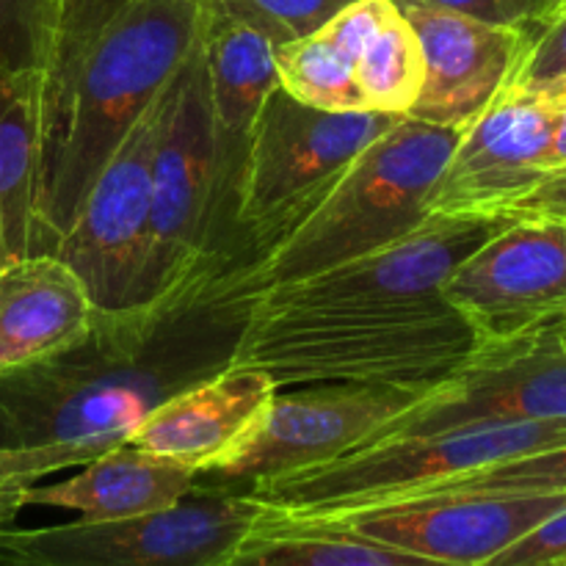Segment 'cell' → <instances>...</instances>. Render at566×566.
<instances>
[{
	"label": "cell",
	"instance_id": "obj_30",
	"mask_svg": "<svg viewBox=\"0 0 566 566\" xmlns=\"http://www.w3.org/2000/svg\"><path fill=\"white\" fill-rule=\"evenodd\" d=\"M481 566H566V509Z\"/></svg>",
	"mask_w": 566,
	"mask_h": 566
},
{
	"label": "cell",
	"instance_id": "obj_8",
	"mask_svg": "<svg viewBox=\"0 0 566 566\" xmlns=\"http://www.w3.org/2000/svg\"><path fill=\"white\" fill-rule=\"evenodd\" d=\"M221 221L213 119L197 39L160 97L153 153V241L133 304L158 296L224 249L216 243Z\"/></svg>",
	"mask_w": 566,
	"mask_h": 566
},
{
	"label": "cell",
	"instance_id": "obj_7",
	"mask_svg": "<svg viewBox=\"0 0 566 566\" xmlns=\"http://www.w3.org/2000/svg\"><path fill=\"white\" fill-rule=\"evenodd\" d=\"M269 506L249 490L199 479L169 509L125 520H75L0 528V558L28 566H219L263 523Z\"/></svg>",
	"mask_w": 566,
	"mask_h": 566
},
{
	"label": "cell",
	"instance_id": "obj_9",
	"mask_svg": "<svg viewBox=\"0 0 566 566\" xmlns=\"http://www.w3.org/2000/svg\"><path fill=\"white\" fill-rule=\"evenodd\" d=\"M418 385H354L313 381L296 390L280 387L249 434L199 479L249 490L263 481L332 462L368 446L385 426L401 418L429 392Z\"/></svg>",
	"mask_w": 566,
	"mask_h": 566
},
{
	"label": "cell",
	"instance_id": "obj_25",
	"mask_svg": "<svg viewBox=\"0 0 566 566\" xmlns=\"http://www.w3.org/2000/svg\"><path fill=\"white\" fill-rule=\"evenodd\" d=\"M208 11L247 22L249 28L285 44L324 28L352 0H199Z\"/></svg>",
	"mask_w": 566,
	"mask_h": 566
},
{
	"label": "cell",
	"instance_id": "obj_22",
	"mask_svg": "<svg viewBox=\"0 0 566 566\" xmlns=\"http://www.w3.org/2000/svg\"><path fill=\"white\" fill-rule=\"evenodd\" d=\"M219 566H448L412 553L359 539L340 531L287 525L269 520L258 525Z\"/></svg>",
	"mask_w": 566,
	"mask_h": 566
},
{
	"label": "cell",
	"instance_id": "obj_37",
	"mask_svg": "<svg viewBox=\"0 0 566 566\" xmlns=\"http://www.w3.org/2000/svg\"><path fill=\"white\" fill-rule=\"evenodd\" d=\"M11 260V252H9V243H6V227H3V219H0V269H3L6 263Z\"/></svg>",
	"mask_w": 566,
	"mask_h": 566
},
{
	"label": "cell",
	"instance_id": "obj_12",
	"mask_svg": "<svg viewBox=\"0 0 566 566\" xmlns=\"http://www.w3.org/2000/svg\"><path fill=\"white\" fill-rule=\"evenodd\" d=\"M160 97L94 177L55 247L97 310L127 307L142 285L153 241V153Z\"/></svg>",
	"mask_w": 566,
	"mask_h": 566
},
{
	"label": "cell",
	"instance_id": "obj_26",
	"mask_svg": "<svg viewBox=\"0 0 566 566\" xmlns=\"http://www.w3.org/2000/svg\"><path fill=\"white\" fill-rule=\"evenodd\" d=\"M53 28L50 0H0V77L42 70Z\"/></svg>",
	"mask_w": 566,
	"mask_h": 566
},
{
	"label": "cell",
	"instance_id": "obj_16",
	"mask_svg": "<svg viewBox=\"0 0 566 566\" xmlns=\"http://www.w3.org/2000/svg\"><path fill=\"white\" fill-rule=\"evenodd\" d=\"M423 53V88L409 119L468 127L512 77L536 28L495 25L459 11L396 0Z\"/></svg>",
	"mask_w": 566,
	"mask_h": 566
},
{
	"label": "cell",
	"instance_id": "obj_38",
	"mask_svg": "<svg viewBox=\"0 0 566 566\" xmlns=\"http://www.w3.org/2000/svg\"><path fill=\"white\" fill-rule=\"evenodd\" d=\"M551 329H553V332H556V335H558V337H562V340L566 343V318H562V321H558V324H553V326H551Z\"/></svg>",
	"mask_w": 566,
	"mask_h": 566
},
{
	"label": "cell",
	"instance_id": "obj_28",
	"mask_svg": "<svg viewBox=\"0 0 566 566\" xmlns=\"http://www.w3.org/2000/svg\"><path fill=\"white\" fill-rule=\"evenodd\" d=\"M517 92L558 99L566 94V9L539 25L506 83Z\"/></svg>",
	"mask_w": 566,
	"mask_h": 566
},
{
	"label": "cell",
	"instance_id": "obj_10",
	"mask_svg": "<svg viewBox=\"0 0 566 566\" xmlns=\"http://www.w3.org/2000/svg\"><path fill=\"white\" fill-rule=\"evenodd\" d=\"M514 216H426L412 232L340 265L258 293V313H348L440 302L442 285L468 254Z\"/></svg>",
	"mask_w": 566,
	"mask_h": 566
},
{
	"label": "cell",
	"instance_id": "obj_29",
	"mask_svg": "<svg viewBox=\"0 0 566 566\" xmlns=\"http://www.w3.org/2000/svg\"><path fill=\"white\" fill-rule=\"evenodd\" d=\"M116 446V442H114ZM103 442H55V446L3 448L0 446V492L25 490L39 479L61 470L83 468L105 451Z\"/></svg>",
	"mask_w": 566,
	"mask_h": 566
},
{
	"label": "cell",
	"instance_id": "obj_39",
	"mask_svg": "<svg viewBox=\"0 0 566 566\" xmlns=\"http://www.w3.org/2000/svg\"><path fill=\"white\" fill-rule=\"evenodd\" d=\"M0 566H28V564H17V562H3V558H0Z\"/></svg>",
	"mask_w": 566,
	"mask_h": 566
},
{
	"label": "cell",
	"instance_id": "obj_5",
	"mask_svg": "<svg viewBox=\"0 0 566 566\" xmlns=\"http://www.w3.org/2000/svg\"><path fill=\"white\" fill-rule=\"evenodd\" d=\"M566 448V418L475 420L370 442L332 462L249 486L276 517H315L420 495L446 481Z\"/></svg>",
	"mask_w": 566,
	"mask_h": 566
},
{
	"label": "cell",
	"instance_id": "obj_23",
	"mask_svg": "<svg viewBox=\"0 0 566 566\" xmlns=\"http://www.w3.org/2000/svg\"><path fill=\"white\" fill-rule=\"evenodd\" d=\"M354 75L368 111L407 116L418 103L426 75L423 53L418 33L401 9L392 11L385 25L368 39L354 61Z\"/></svg>",
	"mask_w": 566,
	"mask_h": 566
},
{
	"label": "cell",
	"instance_id": "obj_14",
	"mask_svg": "<svg viewBox=\"0 0 566 566\" xmlns=\"http://www.w3.org/2000/svg\"><path fill=\"white\" fill-rule=\"evenodd\" d=\"M545 418H566V343L551 326L495 346H479L468 363L437 379L418 403L370 442L429 434L475 420Z\"/></svg>",
	"mask_w": 566,
	"mask_h": 566
},
{
	"label": "cell",
	"instance_id": "obj_11",
	"mask_svg": "<svg viewBox=\"0 0 566 566\" xmlns=\"http://www.w3.org/2000/svg\"><path fill=\"white\" fill-rule=\"evenodd\" d=\"M566 509L564 492H434L315 517H276L287 525L340 531L448 566H481Z\"/></svg>",
	"mask_w": 566,
	"mask_h": 566
},
{
	"label": "cell",
	"instance_id": "obj_36",
	"mask_svg": "<svg viewBox=\"0 0 566 566\" xmlns=\"http://www.w3.org/2000/svg\"><path fill=\"white\" fill-rule=\"evenodd\" d=\"M562 9H566V0H542V20H539V25H545L547 20H553V17H556Z\"/></svg>",
	"mask_w": 566,
	"mask_h": 566
},
{
	"label": "cell",
	"instance_id": "obj_21",
	"mask_svg": "<svg viewBox=\"0 0 566 566\" xmlns=\"http://www.w3.org/2000/svg\"><path fill=\"white\" fill-rule=\"evenodd\" d=\"M42 160V70L0 77V219L11 258L48 252L39 221Z\"/></svg>",
	"mask_w": 566,
	"mask_h": 566
},
{
	"label": "cell",
	"instance_id": "obj_35",
	"mask_svg": "<svg viewBox=\"0 0 566 566\" xmlns=\"http://www.w3.org/2000/svg\"><path fill=\"white\" fill-rule=\"evenodd\" d=\"M28 490V486H25ZM25 490H11V492H0V528L11 525L17 520V514L22 512V492Z\"/></svg>",
	"mask_w": 566,
	"mask_h": 566
},
{
	"label": "cell",
	"instance_id": "obj_34",
	"mask_svg": "<svg viewBox=\"0 0 566 566\" xmlns=\"http://www.w3.org/2000/svg\"><path fill=\"white\" fill-rule=\"evenodd\" d=\"M50 3H53L55 9V28H59L61 22H70V20H77V17L88 14V11H94L97 6H103L105 0H50Z\"/></svg>",
	"mask_w": 566,
	"mask_h": 566
},
{
	"label": "cell",
	"instance_id": "obj_3",
	"mask_svg": "<svg viewBox=\"0 0 566 566\" xmlns=\"http://www.w3.org/2000/svg\"><path fill=\"white\" fill-rule=\"evenodd\" d=\"M475 348L479 337L446 298L315 315L249 310L232 368L265 370L276 387L418 385L453 374Z\"/></svg>",
	"mask_w": 566,
	"mask_h": 566
},
{
	"label": "cell",
	"instance_id": "obj_6",
	"mask_svg": "<svg viewBox=\"0 0 566 566\" xmlns=\"http://www.w3.org/2000/svg\"><path fill=\"white\" fill-rule=\"evenodd\" d=\"M401 116L379 111H321L276 88L249 136L232 199V224L249 254L302 224L368 144Z\"/></svg>",
	"mask_w": 566,
	"mask_h": 566
},
{
	"label": "cell",
	"instance_id": "obj_27",
	"mask_svg": "<svg viewBox=\"0 0 566 566\" xmlns=\"http://www.w3.org/2000/svg\"><path fill=\"white\" fill-rule=\"evenodd\" d=\"M434 492H564L566 495V448L475 470L462 479L431 486L420 495H434Z\"/></svg>",
	"mask_w": 566,
	"mask_h": 566
},
{
	"label": "cell",
	"instance_id": "obj_33",
	"mask_svg": "<svg viewBox=\"0 0 566 566\" xmlns=\"http://www.w3.org/2000/svg\"><path fill=\"white\" fill-rule=\"evenodd\" d=\"M556 103V116H553V138H551V155H547V166L553 171L566 166V94L553 99Z\"/></svg>",
	"mask_w": 566,
	"mask_h": 566
},
{
	"label": "cell",
	"instance_id": "obj_18",
	"mask_svg": "<svg viewBox=\"0 0 566 566\" xmlns=\"http://www.w3.org/2000/svg\"><path fill=\"white\" fill-rule=\"evenodd\" d=\"M199 50H202L210 119H213L221 216L224 210H230L232 216V199H235L249 136L265 99L280 88L274 42L249 28L247 22L216 14L202 6Z\"/></svg>",
	"mask_w": 566,
	"mask_h": 566
},
{
	"label": "cell",
	"instance_id": "obj_20",
	"mask_svg": "<svg viewBox=\"0 0 566 566\" xmlns=\"http://www.w3.org/2000/svg\"><path fill=\"white\" fill-rule=\"evenodd\" d=\"M199 473L116 442L59 484H31L22 506L66 509L83 520H125L169 509L197 492Z\"/></svg>",
	"mask_w": 566,
	"mask_h": 566
},
{
	"label": "cell",
	"instance_id": "obj_31",
	"mask_svg": "<svg viewBox=\"0 0 566 566\" xmlns=\"http://www.w3.org/2000/svg\"><path fill=\"white\" fill-rule=\"evenodd\" d=\"M418 3L440 6L495 25L539 28L542 20V0H418Z\"/></svg>",
	"mask_w": 566,
	"mask_h": 566
},
{
	"label": "cell",
	"instance_id": "obj_2",
	"mask_svg": "<svg viewBox=\"0 0 566 566\" xmlns=\"http://www.w3.org/2000/svg\"><path fill=\"white\" fill-rule=\"evenodd\" d=\"M199 0H108L55 28L42 66L44 160L39 221L48 252L127 133L199 39Z\"/></svg>",
	"mask_w": 566,
	"mask_h": 566
},
{
	"label": "cell",
	"instance_id": "obj_24",
	"mask_svg": "<svg viewBox=\"0 0 566 566\" xmlns=\"http://www.w3.org/2000/svg\"><path fill=\"white\" fill-rule=\"evenodd\" d=\"M282 92L321 111H368L359 94L354 64L318 31L274 48Z\"/></svg>",
	"mask_w": 566,
	"mask_h": 566
},
{
	"label": "cell",
	"instance_id": "obj_19",
	"mask_svg": "<svg viewBox=\"0 0 566 566\" xmlns=\"http://www.w3.org/2000/svg\"><path fill=\"white\" fill-rule=\"evenodd\" d=\"M94 313L86 285L59 254L11 258L0 269V374L72 348Z\"/></svg>",
	"mask_w": 566,
	"mask_h": 566
},
{
	"label": "cell",
	"instance_id": "obj_32",
	"mask_svg": "<svg viewBox=\"0 0 566 566\" xmlns=\"http://www.w3.org/2000/svg\"><path fill=\"white\" fill-rule=\"evenodd\" d=\"M509 216H553V219H566V166L553 171L539 188L520 199Z\"/></svg>",
	"mask_w": 566,
	"mask_h": 566
},
{
	"label": "cell",
	"instance_id": "obj_4",
	"mask_svg": "<svg viewBox=\"0 0 566 566\" xmlns=\"http://www.w3.org/2000/svg\"><path fill=\"white\" fill-rule=\"evenodd\" d=\"M462 130L401 116L357 155L302 224L263 252L241 254L243 291L258 296L307 280L412 232L429 216V197Z\"/></svg>",
	"mask_w": 566,
	"mask_h": 566
},
{
	"label": "cell",
	"instance_id": "obj_17",
	"mask_svg": "<svg viewBox=\"0 0 566 566\" xmlns=\"http://www.w3.org/2000/svg\"><path fill=\"white\" fill-rule=\"evenodd\" d=\"M276 390L265 370L230 365L153 409L125 442L205 475L249 434Z\"/></svg>",
	"mask_w": 566,
	"mask_h": 566
},
{
	"label": "cell",
	"instance_id": "obj_13",
	"mask_svg": "<svg viewBox=\"0 0 566 566\" xmlns=\"http://www.w3.org/2000/svg\"><path fill=\"white\" fill-rule=\"evenodd\" d=\"M442 298L479 346L514 340L566 318V219L514 216L457 265Z\"/></svg>",
	"mask_w": 566,
	"mask_h": 566
},
{
	"label": "cell",
	"instance_id": "obj_15",
	"mask_svg": "<svg viewBox=\"0 0 566 566\" xmlns=\"http://www.w3.org/2000/svg\"><path fill=\"white\" fill-rule=\"evenodd\" d=\"M556 103L503 86L459 136L429 197V216H509L551 177Z\"/></svg>",
	"mask_w": 566,
	"mask_h": 566
},
{
	"label": "cell",
	"instance_id": "obj_1",
	"mask_svg": "<svg viewBox=\"0 0 566 566\" xmlns=\"http://www.w3.org/2000/svg\"><path fill=\"white\" fill-rule=\"evenodd\" d=\"M219 249L147 302L97 310L66 352L0 374V446L125 442L153 409L232 365L254 296Z\"/></svg>",
	"mask_w": 566,
	"mask_h": 566
}]
</instances>
